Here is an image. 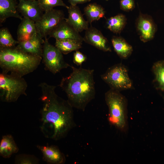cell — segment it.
<instances>
[{
  "instance_id": "15",
  "label": "cell",
  "mask_w": 164,
  "mask_h": 164,
  "mask_svg": "<svg viewBox=\"0 0 164 164\" xmlns=\"http://www.w3.org/2000/svg\"><path fill=\"white\" fill-rule=\"evenodd\" d=\"M36 147L42 153L43 160L47 163L63 164L65 163V156L57 146L37 145Z\"/></svg>"
},
{
  "instance_id": "26",
  "label": "cell",
  "mask_w": 164,
  "mask_h": 164,
  "mask_svg": "<svg viewBox=\"0 0 164 164\" xmlns=\"http://www.w3.org/2000/svg\"><path fill=\"white\" fill-rule=\"evenodd\" d=\"M39 159L35 156L24 154L16 155L15 160V164H35L39 162Z\"/></svg>"
},
{
  "instance_id": "6",
  "label": "cell",
  "mask_w": 164,
  "mask_h": 164,
  "mask_svg": "<svg viewBox=\"0 0 164 164\" xmlns=\"http://www.w3.org/2000/svg\"><path fill=\"white\" fill-rule=\"evenodd\" d=\"M102 79L111 89L118 91L128 90L132 87V82L128 73L127 68L121 63L109 68L101 75Z\"/></svg>"
},
{
  "instance_id": "29",
  "label": "cell",
  "mask_w": 164,
  "mask_h": 164,
  "mask_svg": "<svg viewBox=\"0 0 164 164\" xmlns=\"http://www.w3.org/2000/svg\"><path fill=\"white\" fill-rule=\"evenodd\" d=\"M91 0H68V2L72 5H77L78 4H82L90 2Z\"/></svg>"
},
{
  "instance_id": "18",
  "label": "cell",
  "mask_w": 164,
  "mask_h": 164,
  "mask_svg": "<svg viewBox=\"0 0 164 164\" xmlns=\"http://www.w3.org/2000/svg\"><path fill=\"white\" fill-rule=\"evenodd\" d=\"M152 70L154 76L153 81L154 86L164 99V60H160L155 63Z\"/></svg>"
},
{
  "instance_id": "23",
  "label": "cell",
  "mask_w": 164,
  "mask_h": 164,
  "mask_svg": "<svg viewBox=\"0 0 164 164\" xmlns=\"http://www.w3.org/2000/svg\"><path fill=\"white\" fill-rule=\"evenodd\" d=\"M82 43L71 39L56 40L55 46L64 54H67L81 48Z\"/></svg>"
},
{
  "instance_id": "7",
  "label": "cell",
  "mask_w": 164,
  "mask_h": 164,
  "mask_svg": "<svg viewBox=\"0 0 164 164\" xmlns=\"http://www.w3.org/2000/svg\"><path fill=\"white\" fill-rule=\"evenodd\" d=\"M42 57L45 69L54 74L71 66L65 61L63 54L55 46L49 43L47 38L43 44Z\"/></svg>"
},
{
  "instance_id": "9",
  "label": "cell",
  "mask_w": 164,
  "mask_h": 164,
  "mask_svg": "<svg viewBox=\"0 0 164 164\" xmlns=\"http://www.w3.org/2000/svg\"><path fill=\"white\" fill-rule=\"evenodd\" d=\"M136 25L141 41L145 43L153 39L156 27L150 16L140 13L136 20Z\"/></svg>"
},
{
  "instance_id": "20",
  "label": "cell",
  "mask_w": 164,
  "mask_h": 164,
  "mask_svg": "<svg viewBox=\"0 0 164 164\" xmlns=\"http://www.w3.org/2000/svg\"><path fill=\"white\" fill-rule=\"evenodd\" d=\"M111 41L114 51L120 57L126 59L131 55L133 51L132 47L124 39L113 36Z\"/></svg>"
},
{
  "instance_id": "10",
  "label": "cell",
  "mask_w": 164,
  "mask_h": 164,
  "mask_svg": "<svg viewBox=\"0 0 164 164\" xmlns=\"http://www.w3.org/2000/svg\"><path fill=\"white\" fill-rule=\"evenodd\" d=\"M84 41L97 49L104 52H111L108 40L101 32L91 26L85 30Z\"/></svg>"
},
{
  "instance_id": "21",
  "label": "cell",
  "mask_w": 164,
  "mask_h": 164,
  "mask_svg": "<svg viewBox=\"0 0 164 164\" xmlns=\"http://www.w3.org/2000/svg\"><path fill=\"white\" fill-rule=\"evenodd\" d=\"M84 11L87 21L91 25L93 22L104 17L105 14L104 8L96 3L88 4L84 8Z\"/></svg>"
},
{
  "instance_id": "24",
  "label": "cell",
  "mask_w": 164,
  "mask_h": 164,
  "mask_svg": "<svg viewBox=\"0 0 164 164\" xmlns=\"http://www.w3.org/2000/svg\"><path fill=\"white\" fill-rule=\"evenodd\" d=\"M18 43L14 39L9 30L2 28L0 30V47H12L15 46Z\"/></svg>"
},
{
  "instance_id": "27",
  "label": "cell",
  "mask_w": 164,
  "mask_h": 164,
  "mask_svg": "<svg viewBox=\"0 0 164 164\" xmlns=\"http://www.w3.org/2000/svg\"><path fill=\"white\" fill-rule=\"evenodd\" d=\"M120 9L125 12L132 11L135 7V0H120Z\"/></svg>"
},
{
  "instance_id": "2",
  "label": "cell",
  "mask_w": 164,
  "mask_h": 164,
  "mask_svg": "<svg viewBox=\"0 0 164 164\" xmlns=\"http://www.w3.org/2000/svg\"><path fill=\"white\" fill-rule=\"evenodd\" d=\"M70 67L72 73L63 78L59 86L66 93L67 100L72 106L84 111L95 97L94 70Z\"/></svg>"
},
{
  "instance_id": "25",
  "label": "cell",
  "mask_w": 164,
  "mask_h": 164,
  "mask_svg": "<svg viewBox=\"0 0 164 164\" xmlns=\"http://www.w3.org/2000/svg\"><path fill=\"white\" fill-rule=\"evenodd\" d=\"M42 10L44 12L49 11L55 7L61 6L67 9L68 7L62 0H37Z\"/></svg>"
},
{
  "instance_id": "11",
  "label": "cell",
  "mask_w": 164,
  "mask_h": 164,
  "mask_svg": "<svg viewBox=\"0 0 164 164\" xmlns=\"http://www.w3.org/2000/svg\"><path fill=\"white\" fill-rule=\"evenodd\" d=\"M65 19L51 32L49 37L54 38L56 40L71 39L82 43L83 37L67 22Z\"/></svg>"
},
{
  "instance_id": "19",
  "label": "cell",
  "mask_w": 164,
  "mask_h": 164,
  "mask_svg": "<svg viewBox=\"0 0 164 164\" xmlns=\"http://www.w3.org/2000/svg\"><path fill=\"white\" fill-rule=\"evenodd\" d=\"M19 148L12 136H3L0 142V155L4 158H9L19 151Z\"/></svg>"
},
{
  "instance_id": "5",
  "label": "cell",
  "mask_w": 164,
  "mask_h": 164,
  "mask_svg": "<svg viewBox=\"0 0 164 164\" xmlns=\"http://www.w3.org/2000/svg\"><path fill=\"white\" fill-rule=\"evenodd\" d=\"M27 86L22 77L2 72L0 74V98L3 102H14L20 96H27Z\"/></svg>"
},
{
  "instance_id": "3",
  "label": "cell",
  "mask_w": 164,
  "mask_h": 164,
  "mask_svg": "<svg viewBox=\"0 0 164 164\" xmlns=\"http://www.w3.org/2000/svg\"><path fill=\"white\" fill-rule=\"evenodd\" d=\"M42 60V57L25 53L16 46L0 47V67L2 73L23 77L35 70Z\"/></svg>"
},
{
  "instance_id": "13",
  "label": "cell",
  "mask_w": 164,
  "mask_h": 164,
  "mask_svg": "<svg viewBox=\"0 0 164 164\" xmlns=\"http://www.w3.org/2000/svg\"><path fill=\"white\" fill-rule=\"evenodd\" d=\"M67 9L68 13L67 22L79 32L86 30L89 27V23L84 19L79 7L77 5H70Z\"/></svg>"
},
{
  "instance_id": "8",
  "label": "cell",
  "mask_w": 164,
  "mask_h": 164,
  "mask_svg": "<svg viewBox=\"0 0 164 164\" xmlns=\"http://www.w3.org/2000/svg\"><path fill=\"white\" fill-rule=\"evenodd\" d=\"M65 18L63 11L53 9L45 12L41 17L35 22L37 33L43 38H47L51 32Z\"/></svg>"
},
{
  "instance_id": "14",
  "label": "cell",
  "mask_w": 164,
  "mask_h": 164,
  "mask_svg": "<svg viewBox=\"0 0 164 164\" xmlns=\"http://www.w3.org/2000/svg\"><path fill=\"white\" fill-rule=\"evenodd\" d=\"M44 42L43 38L37 33L29 39L18 42L16 46L25 53L42 57Z\"/></svg>"
},
{
  "instance_id": "12",
  "label": "cell",
  "mask_w": 164,
  "mask_h": 164,
  "mask_svg": "<svg viewBox=\"0 0 164 164\" xmlns=\"http://www.w3.org/2000/svg\"><path fill=\"white\" fill-rule=\"evenodd\" d=\"M17 9L23 17L30 19L35 22L39 20L43 14L37 0H20Z\"/></svg>"
},
{
  "instance_id": "17",
  "label": "cell",
  "mask_w": 164,
  "mask_h": 164,
  "mask_svg": "<svg viewBox=\"0 0 164 164\" xmlns=\"http://www.w3.org/2000/svg\"><path fill=\"white\" fill-rule=\"evenodd\" d=\"M16 0H0V23L4 22L9 17L17 18L21 20L23 18L17 9Z\"/></svg>"
},
{
  "instance_id": "31",
  "label": "cell",
  "mask_w": 164,
  "mask_h": 164,
  "mask_svg": "<svg viewBox=\"0 0 164 164\" xmlns=\"http://www.w3.org/2000/svg\"><path fill=\"white\" fill-rule=\"evenodd\" d=\"M16 0V1H17V0H18V1H19V0Z\"/></svg>"
},
{
  "instance_id": "16",
  "label": "cell",
  "mask_w": 164,
  "mask_h": 164,
  "mask_svg": "<svg viewBox=\"0 0 164 164\" xmlns=\"http://www.w3.org/2000/svg\"><path fill=\"white\" fill-rule=\"evenodd\" d=\"M37 33L35 22L30 19L23 17L17 29L18 41L22 42L29 39Z\"/></svg>"
},
{
  "instance_id": "28",
  "label": "cell",
  "mask_w": 164,
  "mask_h": 164,
  "mask_svg": "<svg viewBox=\"0 0 164 164\" xmlns=\"http://www.w3.org/2000/svg\"><path fill=\"white\" fill-rule=\"evenodd\" d=\"M87 59L86 56L78 50L76 51L73 53V61L77 66H81Z\"/></svg>"
},
{
  "instance_id": "22",
  "label": "cell",
  "mask_w": 164,
  "mask_h": 164,
  "mask_svg": "<svg viewBox=\"0 0 164 164\" xmlns=\"http://www.w3.org/2000/svg\"><path fill=\"white\" fill-rule=\"evenodd\" d=\"M126 18L123 14H119L107 19L106 26L111 31L116 34L120 33L126 23Z\"/></svg>"
},
{
  "instance_id": "30",
  "label": "cell",
  "mask_w": 164,
  "mask_h": 164,
  "mask_svg": "<svg viewBox=\"0 0 164 164\" xmlns=\"http://www.w3.org/2000/svg\"><path fill=\"white\" fill-rule=\"evenodd\" d=\"M104 0L106 1H108L110 0Z\"/></svg>"
},
{
  "instance_id": "4",
  "label": "cell",
  "mask_w": 164,
  "mask_h": 164,
  "mask_svg": "<svg viewBox=\"0 0 164 164\" xmlns=\"http://www.w3.org/2000/svg\"><path fill=\"white\" fill-rule=\"evenodd\" d=\"M105 100L108 108L109 124L120 131L126 133L128 124L126 98L120 91L111 89L105 93Z\"/></svg>"
},
{
  "instance_id": "1",
  "label": "cell",
  "mask_w": 164,
  "mask_h": 164,
  "mask_svg": "<svg viewBox=\"0 0 164 164\" xmlns=\"http://www.w3.org/2000/svg\"><path fill=\"white\" fill-rule=\"evenodd\" d=\"M42 103L40 111V129L45 137L58 140L65 137L76 125L73 107L56 93V87L40 83Z\"/></svg>"
}]
</instances>
